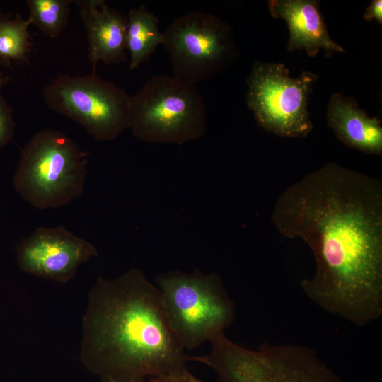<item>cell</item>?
Instances as JSON below:
<instances>
[{
  "instance_id": "cell-1",
  "label": "cell",
  "mask_w": 382,
  "mask_h": 382,
  "mask_svg": "<svg viewBox=\"0 0 382 382\" xmlns=\"http://www.w3.org/2000/svg\"><path fill=\"white\" fill-rule=\"evenodd\" d=\"M272 221L311 249L314 274L301 282L314 303L364 326L382 314V181L335 162L286 188Z\"/></svg>"
},
{
  "instance_id": "cell-2",
  "label": "cell",
  "mask_w": 382,
  "mask_h": 382,
  "mask_svg": "<svg viewBox=\"0 0 382 382\" xmlns=\"http://www.w3.org/2000/svg\"><path fill=\"white\" fill-rule=\"evenodd\" d=\"M81 358L104 382L145 381L187 371L188 356L160 291L141 270L99 277L83 318Z\"/></svg>"
},
{
  "instance_id": "cell-3",
  "label": "cell",
  "mask_w": 382,
  "mask_h": 382,
  "mask_svg": "<svg viewBox=\"0 0 382 382\" xmlns=\"http://www.w3.org/2000/svg\"><path fill=\"white\" fill-rule=\"evenodd\" d=\"M88 153L64 133L45 129L22 148L13 178L18 194L39 209L66 205L81 195Z\"/></svg>"
},
{
  "instance_id": "cell-4",
  "label": "cell",
  "mask_w": 382,
  "mask_h": 382,
  "mask_svg": "<svg viewBox=\"0 0 382 382\" xmlns=\"http://www.w3.org/2000/svg\"><path fill=\"white\" fill-rule=\"evenodd\" d=\"M210 344L208 354L190 359L212 369L218 382H343L316 352L305 346L264 344L250 349L225 334Z\"/></svg>"
},
{
  "instance_id": "cell-5",
  "label": "cell",
  "mask_w": 382,
  "mask_h": 382,
  "mask_svg": "<svg viewBox=\"0 0 382 382\" xmlns=\"http://www.w3.org/2000/svg\"><path fill=\"white\" fill-rule=\"evenodd\" d=\"M171 325L185 349L211 342L233 323L235 306L220 277L195 270H170L156 277Z\"/></svg>"
},
{
  "instance_id": "cell-6",
  "label": "cell",
  "mask_w": 382,
  "mask_h": 382,
  "mask_svg": "<svg viewBox=\"0 0 382 382\" xmlns=\"http://www.w3.org/2000/svg\"><path fill=\"white\" fill-rule=\"evenodd\" d=\"M139 140L183 144L204 136L207 115L196 85L173 76L148 80L129 100V127Z\"/></svg>"
},
{
  "instance_id": "cell-7",
  "label": "cell",
  "mask_w": 382,
  "mask_h": 382,
  "mask_svg": "<svg viewBox=\"0 0 382 382\" xmlns=\"http://www.w3.org/2000/svg\"><path fill=\"white\" fill-rule=\"evenodd\" d=\"M318 76L291 77L283 64L255 61L247 79L246 103L257 125L282 137H305L313 125L308 96Z\"/></svg>"
},
{
  "instance_id": "cell-8",
  "label": "cell",
  "mask_w": 382,
  "mask_h": 382,
  "mask_svg": "<svg viewBox=\"0 0 382 382\" xmlns=\"http://www.w3.org/2000/svg\"><path fill=\"white\" fill-rule=\"evenodd\" d=\"M163 34L173 76L192 84L215 77L238 56L231 27L212 13H186Z\"/></svg>"
},
{
  "instance_id": "cell-9",
  "label": "cell",
  "mask_w": 382,
  "mask_h": 382,
  "mask_svg": "<svg viewBox=\"0 0 382 382\" xmlns=\"http://www.w3.org/2000/svg\"><path fill=\"white\" fill-rule=\"evenodd\" d=\"M42 97L50 110L80 124L98 141L114 140L129 129L130 96L95 73L59 74L46 86Z\"/></svg>"
},
{
  "instance_id": "cell-10",
  "label": "cell",
  "mask_w": 382,
  "mask_h": 382,
  "mask_svg": "<svg viewBox=\"0 0 382 382\" xmlns=\"http://www.w3.org/2000/svg\"><path fill=\"white\" fill-rule=\"evenodd\" d=\"M25 272L59 282L70 280L82 263L98 255L96 248L63 226L36 228L16 249Z\"/></svg>"
},
{
  "instance_id": "cell-11",
  "label": "cell",
  "mask_w": 382,
  "mask_h": 382,
  "mask_svg": "<svg viewBox=\"0 0 382 382\" xmlns=\"http://www.w3.org/2000/svg\"><path fill=\"white\" fill-rule=\"evenodd\" d=\"M75 2L86 30L88 59L94 70L98 62L111 64L125 61L127 17L103 0Z\"/></svg>"
},
{
  "instance_id": "cell-12",
  "label": "cell",
  "mask_w": 382,
  "mask_h": 382,
  "mask_svg": "<svg viewBox=\"0 0 382 382\" xmlns=\"http://www.w3.org/2000/svg\"><path fill=\"white\" fill-rule=\"evenodd\" d=\"M319 4L320 1L313 0L268 1L271 16L284 20L287 24L289 52L303 49L310 57L318 54L321 49L328 54L345 52L330 37Z\"/></svg>"
},
{
  "instance_id": "cell-13",
  "label": "cell",
  "mask_w": 382,
  "mask_h": 382,
  "mask_svg": "<svg viewBox=\"0 0 382 382\" xmlns=\"http://www.w3.org/2000/svg\"><path fill=\"white\" fill-rule=\"evenodd\" d=\"M327 123L346 146L368 154H382L381 120L370 117L353 98L333 93L328 106Z\"/></svg>"
},
{
  "instance_id": "cell-14",
  "label": "cell",
  "mask_w": 382,
  "mask_h": 382,
  "mask_svg": "<svg viewBox=\"0 0 382 382\" xmlns=\"http://www.w3.org/2000/svg\"><path fill=\"white\" fill-rule=\"evenodd\" d=\"M127 17L126 44L130 53L129 69L134 70L162 45L163 34L157 17L143 4L130 9Z\"/></svg>"
},
{
  "instance_id": "cell-15",
  "label": "cell",
  "mask_w": 382,
  "mask_h": 382,
  "mask_svg": "<svg viewBox=\"0 0 382 382\" xmlns=\"http://www.w3.org/2000/svg\"><path fill=\"white\" fill-rule=\"evenodd\" d=\"M30 22L20 15L14 18L0 15V60L6 65L10 62H23L30 52L28 31Z\"/></svg>"
},
{
  "instance_id": "cell-16",
  "label": "cell",
  "mask_w": 382,
  "mask_h": 382,
  "mask_svg": "<svg viewBox=\"0 0 382 382\" xmlns=\"http://www.w3.org/2000/svg\"><path fill=\"white\" fill-rule=\"evenodd\" d=\"M70 0H27L28 21L47 36L56 38L67 25Z\"/></svg>"
},
{
  "instance_id": "cell-17",
  "label": "cell",
  "mask_w": 382,
  "mask_h": 382,
  "mask_svg": "<svg viewBox=\"0 0 382 382\" xmlns=\"http://www.w3.org/2000/svg\"><path fill=\"white\" fill-rule=\"evenodd\" d=\"M2 80L0 79V88ZM15 130V122L11 106L0 93V150L12 139Z\"/></svg>"
},
{
  "instance_id": "cell-18",
  "label": "cell",
  "mask_w": 382,
  "mask_h": 382,
  "mask_svg": "<svg viewBox=\"0 0 382 382\" xmlns=\"http://www.w3.org/2000/svg\"><path fill=\"white\" fill-rule=\"evenodd\" d=\"M146 382V381H145ZM146 382H207L194 376L188 370L169 376L149 378ZM218 382V381H217Z\"/></svg>"
},
{
  "instance_id": "cell-19",
  "label": "cell",
  "mask_w": 382,
  "mask_h": 382,
  "mask_svg": "<svg viewBox=\"0 0 382 382\" xmlns=\"http://www.w3.org/2000/svg\"><path fill=\"white\" fill-rule=\"evenodd\" d=\"M364 18L367 21L376 20L379 24H382V1L373 0L366 8Z\"/></svg>"
},
{
  "instance_id": "cell-20",
  "label": "cell",
  "mask_w": 382,
  "mask_h": 382,
  "mask_svg": "<svg viewBox=\"0 0 382 382\" xmlns=\"http://www.w3.org/2000/svg\"><path fill=\"white\" fill-rule=\"evenodd\" d=\"M132 382H145V381H132Z\"/></svg>"
}]
</instances>
